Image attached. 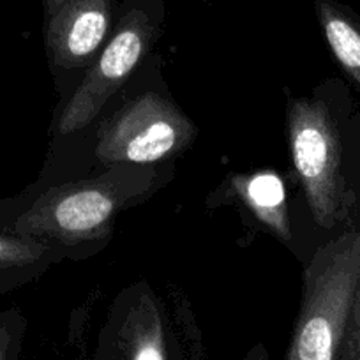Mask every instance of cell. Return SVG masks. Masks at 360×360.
<instances>
[{"label":"cell","mask_w":360,"mask_h":360,"mask_svg":"<svg viewBox=\"0 0 360 360\" xmlns=\"http://www.w3.org/2000/svg\"><path fill=\"white\" fill-rule=\"evenodd\" d=\"M196 127L172 101L141 96L124 106L99 133L96 155L106 166L152 165L188 147Z\"/></svg>","instance_id":"cell-4"},{"label":"cell","mask_w":360,"mask_h":360,"mask_svg":"<svg viewBox=\"0 0 360 360\" xmlns=\"http://www.w3.org/2000/svg\"><path fill=\"white\" fill-rule=\"evenodd\" d=\"M124 166L99 179L50 188L25 205L0 207V230L41 238L51 244H78L110 230L129 198L145 191L148 180Z\"/></svg>","instance_id":"cell-2"},{"label":"cell","mask_w":360,"mask_h":360,"mask_svg":"<svg viewBox=\"0 0 360 360\" xmlns=\"http://www.w3.org/2000/svg\"><path fill=\"white\" fill-rule=\"evenodd\" d=\"M244 360H272V359H270V356H269L266 349L263 348L262 345H259V346H256V348H252L251 352H249L248 355H245Z\"/></svg>","instance_id":"cell-13"},{"label":"cell","mask_w":360,"mask_h":360,"mask_svg":"<svg viewBox=\"0 0 360 360\" xmlns=\"http://www.w3.org/2000/svg\"><path fill=\"white\" fill-rule=\"evenodd\" d=\"M23 327V318L16 311L0 313V360H15Z\"/></svg>","instance_id":"cell-11"},{"label":"cell","mask_w":360,"mask_h":360,"mask_svg":"<svg viewBox=\"0 0 360 360\" xmlns=\"http://www.w3.org/2000/svg\"><path fill=\"white\" fill-rule=\"evenodd\" d=\"M288 141L292 162L320 226L334 228L346 217L342 140L335 117L320 96L292 98L288 103Z\"/></svg>","instance_id":"cell-3"},{"label":"cell","mask_w":360,"mask_h":360,"mask_svg":"<svg viewBox=\"0 0 360 360\" xmlns=\"http://www.w3.org/2000/svg\"><path fill=\"white\" fill-rule=\"evenodd\" d=\"M148 48L143 27L126 25L112 37L75 90L58 120V131L71 134L89 126L110 98L129 78Z\"/></svg>","instance_id":"cell-5"},{"label":"cell","mask_w":360,"mask_h":360,"mask_svg":"<svg viewBox=\"0 0 360 360\" xmlns=\"http://www.w3.org/2000/svg\"><path fill=\"white\" fill-rule=\"evenodd\" d=\"M115 335L110 360H172L161 314L147 293L126 311Z\"/></svg>","instance_id":"cell-7"},{"label":"cell","mask_w":360,"mask_h":360,"mask_svg":"<svg viewBox=\"0 0 360 360\" xmlns=\"http://www.w3.org/2000/svg\"><path fill=\"white\" fill-rule=\"evenodd\" d=\"M339 360H360V327L348 341V345L342 349V355Z\"/></svg>","instance_id":"cell-12"},{"label":"cell","mask_w":360,"mask_h":360,"mask_svg":"<svg viewBox=\"0 0 360 360\" xmlns=\"http://www.w3.org/2000/svg\"><path fill=\"white\" fill-rule=\"evenodd\" d=\"M233 186L252 214L283 240L292 238L286 191L281 176L262 172L248 176H235Z\"/></svg>","instance_id":"cell-8"},{"label":"cell","mask_w":360,"mask_h":360,"mask_svg":"<svg viewBox=\"0 0 360 360\" xmlns=\"http://www.w3.org/2000/svg\"><path fill=\"white\" fill-rule=\"evenodd\" d=\"M60 251L57 244L0 230V295L32 278Z\"/></svg>","instance_id":"cell-9"},{"label":"cell","mask_w":360,"mask_h":360,"mask_svg":"<svg viewBox=\"0 0 360 360\" xmlns=\"http://www.w3.org/2000/svg\"><path fill=\"white\" fill-rule=\"evenodd\" d=\"M359 327L360 230H352L318 249L306 266L286 360H339Z\"/></svg>","instance_id":"cell-1"},{"label":"cell","mask_w":360,"mask_h":360,"mask_svg":"<svg viewBox=\"0 0 360 360\" xmlns=\"http://www.w3.org/2000/svg\"><path fill=\"white\" fill-rule=\"evenodd\" d=\"M108 32V13L103 0L79 2L58 16L50 30V51L55 68L76 69L89 62Z\"/></svg>","instance_id":"cell-6"},{"label":"cell","mask_w":360,"mask_h":360,"mask_svg":"<svg viewBox=\"0 0 360 360\" xmlns=\"http://www.w3.org/2000/svg\"><path fill=\"white\" fill-rule=\"evenodd\" d=\"M321 25L335 60L360 85V25L332 8L321 13Z\"/></svg>","instance_id":"cell-10"}]
</instances>
